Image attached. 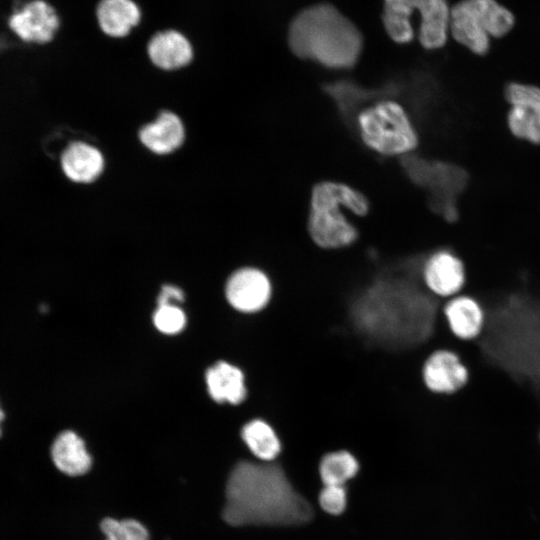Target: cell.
I'll return each mask as SVG.
<instances>
[{"label": "cell", "instance_id": "11", "mask_svg": "<svg viewBox=\"0 0 540 540\" xmlns=\"http://www.w3.org/2000/svg\"><path fill=\"white\" fill-rule=\"evenodd\" d=\"M505 97L511 106L507 116L511 133L519 139L540 144V88L530 84L509 83Z\"/></svg>", "mask_w": 540, "mask_h": 540}, {"label": "cell", "instance_id": "12", "mask_svg": "<svg viewBox=\"0 0 540 540\" xmlns=\"http://www.w3.org/2000/svg\"><path fill=\"white\" fill-rule=\"evenodd\" d=\"M9 28L22 42L46 45L52 42L61 26L57 10L45 0H32L14 13Z\"/></svg>", "mask_w": 540, "mask_h": 540}, {"label": "cell", "instance_id": "2", "mask_svg": "<svg viewBox=\"0 0 540 540\" xmlns=\"http://www.w3.org/2000/svg\"><path fill=\"white\" fill-rule=\"evenodd\" d=\"M312 517V506L280 465L240 461L231 471L223 509L228 524L297 526Z\"/></svg>", "mask_w": 540, "mask_h": 540}, {"label": "cell", "instance_id": "15", "mask_svg": "<svg viewBox=\"0 0 540 540\" xmlns=\"http://www.w3.org/2000/svg\"><path fill=\"white\" fill-rule=\"evenodd\" d=\"M148 55L159 68L173 70L187 65L193 56L188 39L176 30L155 34L148 43Z\"/></svg>", "mask_w": 540, "mask_h": 540}, {"label": "cell", "instance_id": "1", "mask_svg": "<svg viewBox=\"0 0 540 540\" xmlns=\"http://www.w3.org/2000/svg\"><path fill=\"white\" fill-rule=\"evenodd\" d=\"M423 261L405 272L380 274L355 295L350 319L371 345L403 351L428 344L434 350L433 340L444 320L445 300L429 293L423 285Z\"/></svg>", "mask_w": 540, "mask_h": 540}, {"label": "cell", "instance_id": "4", "mask_svg": "<svg viewBox=\"0 0 540 540\" xmlns=\"http://www.w3.org/2000/svg\"><path fill=\"white\" fill-rule=\"evenodd\" d=\"M343 210L364 216L369 211L367 198L347 184L322 181L312 189L308 232L318 247L341 249L353 244L358 232Z\"/></svg>", "mask_w": 540, "mask_h": 540}, {"label": "cell", "instance_id": "25", "mask_svg": "<svg viewBox=\"0 0 540 540\" xmlns=\"http://www.w3.org/2000/svg\"><path fill=\"white\" fill-rule=\"evenodd\" d=\"M346 503V490L343 485H325L319 494V504L329 514L342 513Z\"/></svg>", "mask_w": 540, "mask_h": 540}, {"label": "cell", "instance_id": "21", "mask_svg": "<svg viewBox=\"0 0 540 540\" xmlns=\"http://www.w3.org/2000/svg\"><path fill=\"white\" fill-rule=\"evenodd\" d=\"M241 436L249 450L264 462L273 461L281 452V441L276 431L263 419L247 422Z\"/></svg>", "mask_w": 540, "mask_h": 540}, {"label": "cell", "instance_id": "26", "mask_svg": "<svg viewBox=\"0 0 540 540\" xmlns=\"http://www.w3.org/2000/svg\"><path fill=\"white\" fill-rule=\"evenodd\" d=\"M184 295L180 288L172 285H164L158 296L157 304L165 305L172 304L173 301H183Z\"/></svg>", "mask_w": 540, "mask_h": 540}, {"label": "cell", "instance_id": "20", "mask_svg": "<svg viewBox=\"0 0 540 540\" xmlns=\"http://www.w3.org/2000/svg\"><path fill=\"white\" fill-rule=\"evenodd\" d=\"M101 30L111 37H124L140 21L141 12L132 0H101L96 10Z\"/></svg>", "mask_w": 540, "mask_h": 540}, {"label": "cell", "instance_id": "22", "mask_svg": "<svg viewBox=\"0 0 540 540\" xmlns=\"http://www.w3.org/2000/svg\"><path fill=\"white\" fill-rule=\"evenodd\" d=\"M357 459L346 450L325 454L319 464V474L324 485H343L358 472Z\"/></svg>", "mask_w": 540, "mask_h": 540}, {"label": "cell", "instance_id": "24", "mask_svg": "<svg viewBox=\"0 0 540 540\" xmlns=\"http://www.w3.org/2000/svg\"><path fill=\"white\" fill-rule=\"evenodd\" d=\"M153 322L160 332L175 334L184 328L186 317L179 307L173 304H165L157 307L153 315Z\"/></svg>", "mask_w": 540, "mask_h": 540}, {"label": "cell", "instance_id": "3", "mask_svg": "<svg viewBox=\"0 0 540 540\" xmlns=\"http://www.w3.org/2000/svg\"><path fill=\"white\" fill-rule=\"evenodd\" d=\"M288 43L303 59L326 67H352L362 50V36L356 26L330 4H318L301 11L292 20Z\"/></svg>", "mask_w": 540, "mask_h": 540}, {"label": "cell", "instance_id": "6", "mask_svg": "<svg viewBox=\"0 0 540 540\" xmlns=\"http://www.w3.org/2000/svg\"><path fill=\"white\" fill-rule=\"evenodd\" d=\"M510 10L496 0H461L451 8L450 33L477 55L490 48V37H502L514 26Z\"/></svg>", "mask_w": 540, "mask_h": 540}, {"label": "cell", "instance_id": "28", "mask_svg": "<svg viewBox=\"0 0 540 540\" xmlns=\"http://www.w3.org/2000/svg\"><path fill=\"white\" fill-rule=\"evenodd\" d=\"M539 441H540V433H539Z\"/></svg>", "mask_w": 540, "mask_h": 540}, {"label": "cell", "instance_id": "23", "mask_svg": "<svg viewBox=\"0 0 540 540\" xmlns=\"http://www.w3.org/2000/svg\"><path fill=\"white\" fill-rule=\"evenodd\" d=\"M100 527L106 540H149L147 529L134 519L105 518Z\"/></svg>", "mask_w": 540, "mask_h": 540}, {"label": "cell", "instance_id": "16", "mask_svg": "<svg viewBox=\"0 0 540 540\" xmlns=\"http://www.w3.org/2000/svg\"><path fill=\"white\" fill-rule=\"evenodd\" d=\"M205 378L208 392L216 402L237 405L245 400V376L237 366L219 361L206 371Z\"/></svg>", "mask_w": 540, "mask_h": 540}, {"label": "cell", "instance_id": "7", "mask_svg": "<svg viewBox=\"0 0 540 540\" xmlns=\"http://www.w3.org/2000/svg\"><path fill=\"white\" fill-rule=\"evenodd\" d=\"M357 123L365 145L381 155L406 156L418 144L417 133L397 102L383 100L367 107L359 113Z\"/></svg>", "mask_w": 540, "mask_h": 540}, {"label": "cell", "instance_id": "18", "mask_svg": "<svg viewBox=\"0 0 540 540\" xmlns=\"http://www.w3.org/2000/svg\"><path fill=\"white\" fill-rule=\"evenodd\" d=\"M61 167L70 180L89 183L102 173L104 159L96 147L84 142H73L62 153Z\"/></svg>", "mask_w": 540, "mask_h": 540}, {"label": "cell", "instance_id": "14", "mask_svg": "<svg viewBox=\"0 0 540 540\" xmlns=\"http://www.w3.org/2000/svg\"><path fill=\"white\" fill-rule=\"evenodd\" d=\"M442 314L448 329L457 339L472 341L483 331L484 310L471 296L458 294L446 299L442 305Z\"/></svg>", "mask_w": 540, "mask_h": 540}, {"label": "cell", "instance_id": "17", "mask_svg": "<svg viewBox=\"0 0 540 540\" xmlns=\"http://www.w3.org/2000/svg\"><path fill=\"white\" fill-rule=\"evenodd\" d=\"M139 137L143 145L153 153L169 154L184 141V127L176 114L163 111L155 121L141 128Z\"/></svg>", "mask_w": 540, "mask_h": 540}, {"label": "cell", "instance_id": "27", "mask_svg": "<svg viewBox=\"0 0 540 540\" xmlns=\"http://www.w3.org/2000/svg\"><path fill=\"white\" fill-rule=\"evenodd\" d=\"M3 418H4V413L2 409L0 408V423L2 422ZM0 435H1V429H0Z\"/></svg>", "mask_w": 540, "mask_h": 540}, {"label": "cell", "instance_id": "5", "mask_svg": "<svg viewBox=\"0 0 540 540\" xmlns=\"http://www.w3.org/2000/svg\"><path fill=\"white\" fill-rule=\"evenodd\" d=\"M451 8L446 0H384L383 24L389 37L408 43L414 37V18L419 21L418 38L426 49L445 45L450 33Z\"/></svg>", "mask_w": 540, "mask_h": 540}, {"label": "cell", "instance_id": "13", "mask_svg": "<svg viewBox=\"0 0 540 540\" xmlns=\"http://www.w3.org/2000/svg\"><path fill=\"white\" fill-rule=\"evenodd\" d=\"M229 304L242 313H257L271 301L273 288L268 275L254 267L236 270L226 284Z\"/></svg>", "mask_w": 540, "mask_h": 540}, {"label": "cell", "instance_id": "9", "mask_svg": "<svg viewBox=\"0 0 540 540\" xmlns=\"http://www.w3.org/2000/svg\"><path fill=\"white\" fill-rule=\"evenodd\" d=\"M421 277L429 293L446 300L463 290L466 283L465 264L456 252L440 248L424 259Z\"/></svg>", "mask_w": 540, "mask_h": 540}, {"label": "cell", "instance_id": "19", "mask_svg": "<svg viewBox=\"0 0 540 540\" xmlns=\"http://www.w3.org/2000/svg\"><path fill=\"white\" fill-rule=\"evenodd\" d=\"M51 457L58 470L70 476L86 473L92 464L83 440L73 431L61 432L54 440Z\"/></svg>", "mask_w": 540, "mask_h": 540}, {"label": "cell", "instance_id": "8", "mask_svg": "<svg viewBox=\"0 0 540 540\" xmlns=\"http://www.w3.org/2000/svg\"><path fill=\"white\" fill-rule=\"evenodd\" d=\"M402 164L408 176L416 184L431 191V203L447 220L457 216L453 197L465 183V173L456 166L442 162H429L406 155Z\"/></svg>", "mask_w": 540, "mask_h": 540}, {"label": "cell", "instance_id": "10", "mask_svg": "<svg viewBox=\"0 0 540 540\" xmlns=\"http://www.w3.org/2000/svg\"><path fill=\"white\" fill-rule=\"evenodd\" d=\"M420 379L430 393L452 395L467 384L469 372L456 352L438 348L423 359Z\"/></svg>", "mask_w": 540, "mask_h": 540}]
</instances>
